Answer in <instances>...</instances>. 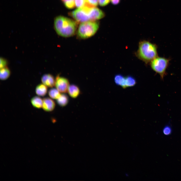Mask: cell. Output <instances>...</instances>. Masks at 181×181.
<instances>
[{"mask_svg":"<svg viewBox=\"0 0 181 181\" xmlns=\"http://www.w3.org/2000/svg\"><path fill=\"white\" fill-rule=\"evenodd\" d=\"M60 92L56 88H52L48 91V95L52 99L57 100L60 96Z\"/></svg>","mask_w":181,"mask_h":181,"instance_id":"cell-16","label":"cell"},{"mask_svg":"<svg viewBox=\"0 0 181 181\" xmlns=\"http://www.w3.org/2000/svg\"><path fill=\"white\" fill-rule=\"evenodd\" d=\"M99 25V22L96 21H89L81 23L77 31V37L82 39L92 37L98 31Z\"/></svg>","mask_w":181,"mask_h":181,"instance_id":"cell-3","label":"cell"},{"mask_svg":"<svg viewBox=\"0 0 181 181\" xmlns=\"http://www.w3.org/2000/svg\"><path fill=\"white\" fill-rule=\"evenodd\" d=\"M30 102L32 106L35 108L40 109L42 107L43 99L39 96L33 97L31 99Z\"/></svg>","mask_w":181,"mask_h":181,"instance_id":"cell-13","label":"cell"},{"mask_svg":"<svg viewBox=\"0 0 181 181\" xmlns=\"http://www.w3.org/2000/svg\"><path fill=\"white\" fill-rule=\"evenodd\" d=\"M55 106V102L51 98L47 97L44 98L43 99L42 108L45 111L51 112L54 110Z\"/></svg>","mask_w":181,"mask_h":181,"instance_id":"cell-8","label":"cell"},{"mask_svg":"<svg viewBox=\"0 0 181 181\" xmlns=\"http://www.w3.org/2000/svg\"><path fill=\"white\" fill-rule=\"evenodd\" d=\"M56 100L58 104L62 107L66 106L68 104L69 101L68 96L64 93L61 94L60 97Z\"/></svg>","mask_w":181,"mask_h":181,"instance_id":"cell-14","label":"cell"},{"mask_svg":"<svg viewBox=\"0 0 181 181\" xmlns=\"http://www.w3.org/2000/svg\"><path fill=\"white\" fill-rule=\"evenodd\" d=\"M10 71L7 67L0 69V78L1 80L7 79L10 76Z\"/></svg>","mask_w":181,"mask_h":181,"instance_id":"cell-15","label":"cell"},{"mask_svg":"<svg viewBox=\"0 0 181 181\" xmlns=\"http://www.w3.org/2000/svg\"><path fill=\"white\" fill-rule=\"evenodd\" d=\"M8 63V61L6 59L3 57H1L0 64V69L7 67Z\"/></svg>","mask_w":181,"mask_h":181,"instance_id":"cell-22","label":"cell"},{"mask_svg":"<svg viewBox=\"0 0 181 181\" xmlns=\"http://www.w3.org/2000/svg\"><path fill=\"white\" fill-rule=\"evenodd\" d=\"M105 13L96 7H92L89 12L90 21H96L103 18Z\"/></svg>","mask_w":181,"mask_h":181,"instance_id":"cell-7","label":"cell"},{"mask_svg":"<svg viewBox=\"0 0 181 181\" xmlns=\"http://www.w3.org/2000/svg\"><path fill=\"white\" fill-rule=\"evenodd\" d=\"M54 27L56 32L59 35L64 37H68L75 34L77 27V22L62 16L56 17L54 19Z\"/></svg>","mask_w":181,"mask_h":181,"instance_id":"cell-1","label":"cell"},{"mask_svg":"<svg viewBox=\"0 0 181 181\" xmlns=\"http://www.w3.org/2000/svg\"><path fill=\"white\" fill-rule=\"evenodd\" d=\"M75 3L78 8H82L87 5L86 0H75Z\"/></svg>","mask_w":181,"mask_h":181,"instance_id":"cell-19","label":"cell"},{"mask_svg":"<svg viewBox=\"0 0 181 181\" xmlns=\"http://www.w3.org/2000/svg\"><path fill=\"white\" fill-rule=\"evenodd\" d=\"M87 5L90 7H96L98 3V0H86Z\"/></svg>","mask_w":181,"mask_h":181,"instance_id":"cell-21","label":"cell"},{"mask_svg":"<svg viewBox=\"0 0 181 181\" xmlns=\"http://www.w3.org/2000/svg\"><path fill=\"white\" fill-rule=\"evenodd\" d=\"M47 86L42 83L38 85L35 89L36 94L39 96H45L47 94Z\"/></svg>","mask_w":181,"mask_h":181,"instance_id":"cell-11","label":"cell"},{"mask_svg":"<svg viewBox=\"0 0 181 181\" xmlns=\"http://www.w3.org/2000/svg\"><path fill=\"white\" fill-rule=\"evenodd\" d=\"M91 7L86 6L78 8L71 12L70 14L77 22L82 23L90 21L89 12Z\"/></svg>","mask_w":181,"mask_h":181,"instance_id":"cell-5","label":"cell"},{"mask_svg":"<svg viewBox=\"0 0 181 181\" xmlns=\"http://www.w3.org/2000/svg\"><path fill=\"white\" fill-rule=\"evenodd\" d=\"M41 81L42 84L48 87L52 88L55 86V79L51 74H44L41 77Z\"/></svg>","mask_w":181,"mask_h":181,"instance_id":"cell-9","label":"cell"},{"mask_svg":"<svg viewBox=\"0 0 181 181\" xmlns=\"http://www.w3.org/2000/svg\"><path fill=\"white\" fill-rule=\"evenodd\" d=\"M115 83L117 85L120 86L123 88H126L125 84V77L120 74H117L114 78Z\"/></svg>","mask_w":181,"mask_h":181,"instance_id":"cell-12","label":"cell"},{"mask_svg":"<svg viewBox=\"0 0 181 181\" xmlns=\"http://www.w3.org/2000/svg\"><path fill=\"white\" fill-rule=\"evenodd\" d=\"M69 85V81L67 78L59 75L56 77L55 86L60 93H64L67 92Z\"/></svg>","mask_w":181,"mask_h":181,"instance_id":"cell-6","label":"cell"},{"mask_svg":"<svg viewBox=\"0 0 181 181\" xmlns=\"http://www.w3.org/2000/svg\"><path fill=\"white\" fill-rule=\"evenodd\" d=\"M110 2V0H98V3L101 6H104L107 5Z\"/></svg>","mask_w":181,"mask_h":181,"instance_id":"cell-23","label":"cell"},{"mask_svg":"<svg viewBox=\"0 0 181 181\" xmlns=\"http://www.w3.org/2000/svg\"><path fill=\"white\" fill-rule=\"evenodd\" d=\"M172 128L169 125H166L164 127L163 130V134L166 135L170 134L172 132Z\"/></svg>","mask_w":181,"mask_h":181,"instance_id":"cell-20","label":"cell"},{"mask_svg":"<svg viewBox=\"0 0 181 181\" xmlns=\"http://www.w3.org/2000/svg\"><path fill=\"white\" fill-rule=\"evenodd\" d=\"M67 92L69 96L73 98L77 97L80 94V90L79 87L74 84L70 85Z\"/></svg>","mask_w":181,"mask_h":181,"instance_id":"cell-10","label":"cell"},{"mask_svg":"<svg viewBox=\"0 0 181 181\" xmlns=\"http://www.w3.org/2000/svg\"><path fill=\"white\" fill-rule=\"evenodd\" d=\"M136 83L135 79L132 76H128L125 77V84L126 87L133 86Z\"/></svg>","mask_w":181,"mask_h":181,"instance_id":"cell-17","label":"cell"},{"mask_svg":"<svg viewBox=\"0 0 181 181\" xmlns=\"http://www.w3.org/2000/svg\"><path fill=\"white\" fill-rule=\"evenodd\" d=\"M120 1V0H110V1L112 4L116 5L119 3Z\"/></svg>","mask_w":181,"mask_h":181,"instance_id":"cell-24","label":"cell"},{"mask_svg":"<svg viewBox=\"0 0 181 181\" xmlns=\"http://www.w3.org/2000/svg\"><path fill=\"white\" fill-rule=\"evenodd\" d=\"M169 61V59L158 56L151 62L152 68L160 75L162 79H163L166 75V71L168 66Z\"/></svg>","mask_w":181,"mask_h":181,"instance_id":"cell-4","label":"cell"},{"mask_svg":"<svg viewBox=\"0 0 181 181\" xmlns=\"http://www.w3.org/2000/svg\"><path fill=\"white\" fill-rule=\"evenodd\" d=\"M157 49L156 44L148 41H141L139 43L137 56L146 63L151 62L158 56Z\"/></svg>","mask_w":181,"mask_h":181,"instance_id":"cell-2","label":"cell"},{"mask_svg":"<svg viewBox=\"0 0 181 181\" xmlns=\"http://www.w3.org/2000/svg\"><path fill=\"white\" fill-rule=\"evenodd\" d=\"M65 6L67 8L71 9L75 6V0H63Z\"/></svg>","mask_w":181,"mask_h":181,"instance_id":"cell-18","label":"cell"}]
</instances>
